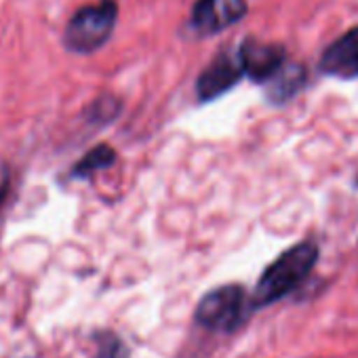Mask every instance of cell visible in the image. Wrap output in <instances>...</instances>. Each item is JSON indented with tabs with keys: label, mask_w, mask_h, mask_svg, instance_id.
<instances>
[{
	"label": "cell",
	"mask_w": 358,
	"mask_h": 358,
	"mask_svg": "<svg viewBox=\"0 0 358 358\" xmlns=\"http://www.w3.org/2000/svg\"><path fill=\"white\" fill-rule=\"evenodd\" d=\"M243 76H245V66L241 62L238 49L224 51L201 72L196 80V95L203 103L213 101L224 93H228Z\"/></svg>",
	"instance_id": "4"
},
{
	"label": "cell",
	"mask_w": 358,
	"mask_h": 358,
	"mask_svg": "<svg viewBox=\"0 0 358 358\" xmlns=\"http://www.w3.org/2000/svg\"><path fill=\"white\" fill-rule=\"evenodd\" d=\"M245 15V0H196L190 17V28L199 36H213L232 28Z\"/></svg>",
	"instance_id": "5"
},
{
	"label": "cell",
	"mask_w": 358,
	"mask_h": 358,
	"mask_svg": "<svg viewBox=\"0 0 358 358\" xmlns=\"http://www.w3.org/2000/svg\"><path fill=\"white\" fill-rule=\"evenodd\" d=\"M318 70L331 78H358V28L348 30L322 51L318 59Z\"/></svg>",
	"instance_id": "7"
},
{
	"label": "cell",
	"mask_w": 358,
	"mask_h": 358,
	"mask_svg": "<svg viewBox=\"0 0 358 358\" xmlns=\"http://www.w3.org/2000/svg\"><path fill=\"white\" fill-rule=\"evenodd\" d=\"M97 341H99L97 358H127L124 343L116 335L103 333V335H97Z\"/></svg>",
	"instance_id": "10"
},
{
	"label": "cell",
	"mask_w": 358,
	"mask_h": 358,
	"mask_svg": "<svg viewBox=\"0 0 358 358\" xmlns=\"http://www.w3.org/2000/svg\"><path fill=\"white\" fill-rule=\"evenodd\" d=\"M238 53L245 66V76H249L253 83H259V85L270 83L287 64L285 47L274 45V43H259V41L247 38L241 43Z\"/></svg>",
	"instance_id": "6"
},
{
	"label": "cell",
	"mask_w": 358,
	"mask_h": 358,
	"mask_svg": "<svg viewBox=\"0 0 358 358\" xmlns=\"http://www.w3.org/2000/svg\"><path fill=\"white\" fill-rule=\"evenodd\" d=\"M114 160H116V152L110 145H97L91 152H87V156L72 169V177H89L95 171L112 166Z\"/></svg>",
	"instance_id": "9"
},
{
	"label": "cell",
	"mask_w": 358,
	"mask_h": 358,
	"mask_svg": "<svg viewBox=\"0 0 358 358\" xmlns=\"http://www.w3.org/2000/svg\"><path fill=\"white\" fill-rule=\"evenodd\" d=\"M308 80V72L299 64H285L282 70L266 83L268 87V99L274 103H285L291 97H295Z\"/></svg>",
	"instance_id": "8"
},
{
	"label": "cell",
	"mask_w": 358,
	"mask_h": 358,
	"mask_svg": "<svg viewBox=\"0 0 358 358\" xmlns=\"http://www.w3.org/2000/svg\"><path fill=\"white\" fill-rule=\"evenodd\" d=\"M247 316V295L238 285H226L207 293L199 308L196 320L211 331H234Z\"/></svg>",
	"instance_id": "3"
},
{
	"label": "cell",
	"mask_w": 358,
	"mask_h": 358,
	"mask_svg": "<svg viewBox=\"0 0 358 358\" xmlns=\"http://www.w3.org/2000/svg\"><path fill=\"white\" fill-rule=\"evenodd\" d=\"M318 262V245L303 241L285 251L259 278L253 306H270L295 291L314 270Z\"/></svg>",
	"instance_id": "1"
},
{
	"label": "cell",
	"mask_w": 358,
	"mask_h": 358,
	"mask_svg": "<svg viewBox=\"0 0 358 358\" xmlns=\"http://www.w3.org/2000/svg\"><path fill=\"white\" fill-rule=\"evenodd\" d=\"M116 20H118V5L114 0H101V3L87 5L78 9L68 22L64 32V43L72 53H80V55L93 53L110 41L116 28Z\"/></svg>",
	"instance_id": "2"
},
{
	"label": "cell",
	"mask_w": 358,
	"mask_h": 358,
	"mask_svg": "<svg viewBox=\"0 0 358 358\" xmlns=\"http://www.w3.org/2000/svg\"><path fill=\"white\" fill-rule=\"evenodd\" d=\"M9 184H11V171L5 160H0V205L5 203L9 194Z\"/></svg>",
	"instance_id": "11"
}]
</instances>
